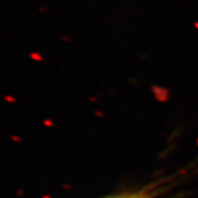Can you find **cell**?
I'll return each instance as SVG.
<instances>
[{"label":"cell","instance_id":"obj_1","mask_svg":"<svg viewBox=\"0 0 198 198\" xmlns=\"http://www.w3.org/2000/svg\"><path fill=\"white\" fill-rule=\"evenodd\" d=\"M195 28L198 29V22H195Z\"/></svg>","mask_w":198,"mask_h":198}]
</instances>
